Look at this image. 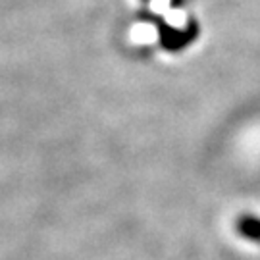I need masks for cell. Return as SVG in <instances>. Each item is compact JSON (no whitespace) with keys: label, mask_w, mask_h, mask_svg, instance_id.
I'll use <instances>...</instances> for the list:
<instances>
[{"label":"cell","mask_w":260,"mask_h":260,"mask_svg":"<svg viewBox=\"0 0 260 260\" xmlns=\"http://www.w3.org/2000/svg\"><path fill=\"white\" fill-rule=\"evenodd\" d=\"M199 33V29L191 23L185 31H177V29H162V45L168 50H179V48L187 47L193 37Z\"/></svg>","instance_id":"cell-1"},{"label":"cell","mask_w":260,"mask_h":260,"mask_svg":"<svg viewBox=\"0 0 260 260\" xmlns=\"http://www.w3.org/2000/svg\"><path fill=\"white\" fill-rule=\"evenodd\" d=\"M237 232L245 239L254 243H260V218L254 216H241L237 220Z\"/></svg>","instance_id":"cell-2"}]
</instances>
